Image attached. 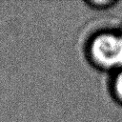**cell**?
<instances>
[{
    "label": "cell",
    "mask_w": 122,
    "mask_h": 122,
    "mask_svg": "<svg viewBox=\"0 0 122 122\" xmlns=\"http://www.w3.org/2000/svg\"><path fill=\"white\" fill-rule=\"evenodd\" d=\"M115 4H117V2L112 0H103V1L93 0V1L87 2V5H89L91 8L94 10H106V9H109L110 7H112Z\"/></svg>",
    "instance_id": "cell-2"
},
{
    "label": "cell",
    "mask_w": 122,
    "mask_h": 122,
    "mask_svg": "<svg viewBox=\"0 0 122 122\" xmlns=\"http://www.w3.org/2000/svg\"><path fill=\"white\" fill-rule=\"evenodd\" d=\"M90 56L92 62L102 69L122 67V36L115 33H101L90 45Z\"/></svg>",
    "instance_id": "cell-1"
},
{
    "label": "cell",
    "mask_w": 122,
    "mask_h": 122,
    "mask_svg": "<svg viewBox=\"0 0 122 122\" xmlns=\"http://www.w3.org/2000/svg\"><path fill=\"white\" fill-rule=\"evenodd\" d=\"M113 90H114V93L116 94V97L120 101H122V70L119 71V73L117 74L114 80Z\"/></svg>",
    "instance_id": "cell-3"
}]
</instances>
